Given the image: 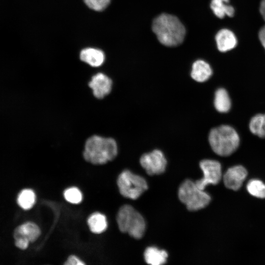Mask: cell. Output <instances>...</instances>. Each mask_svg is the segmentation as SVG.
Instances as JSON below:
<instances>
[{"label": "cell", "instance_id": "obj_9", "mask_svg": "<svg viewBox=\"0 0 265 265\" xmlns=\"http://www.w3.org/2000/svg\"><path fill=\"white\" fill-rule=\"evenodd\" d=\"M88 86L92 89L94 96L102 99L110 93L112 81L107 75L100 72L92 77Z\"/></svg>", "mask_w": 265, "mask_h": 265}, {"label": "cell", "instance_id": "obj_6", "mask_svg": "<svg viewBox=\"0 0 265 265\" xmlns=\"http://www.w3.org/2000/svg\"><path fill=\"white\" fill-rule=\"evenodd\" d=\"M117 185L120 194L124 197L137 199L148 188L146 180L130 170H125L118 176Z\"/></svg>", "mask_w": 265, "mask_h": 265}, {"label": "cell", "instance_id": "obj_2", "mask_svg": "<svg viewBox=\"0 0 265 265\" xmlns=\"http://www.w3.org/2000/svg\"><path fill=\"white\" fill-rule=\"evenodd\" d=\"M117 153V144L113 138L94 135L86 140L82 155L87 162L102 165L114 159Z\"/></svg>", "mask_w": 265, "mask_h": 265}, {"label": "cell", "instance_id": "obj_27", "mask_svg": "<svg viewBox=\"0 0 265 265\" xmlns=\"http://www.w3.org/2000/svg\"><path fill=\"white\" fill-rule=\"evenodd\" d=\"M260 11L263 19L265 21V0H262L261 2Z\"/></svg>", "mask_w": 265, "mask_h": 265}, {"label": "cell", "instance_id": "obj_12", "mask_svg": "<svg viewBox=\"0 0 265 265\" xmlns=\"http://www.w3.org/2000/svg\"><path fill=\"white\" fill-rule=\"evenodd\" d=\"M80 58L81 61L90 66L98 67L104 63L106 56L102 50L93 47H87L81 50Z\"/></svg>", "mask_w": 265, "mask_h": 265}, {"label": "cell", "instance_id": "obj_10", "mask_svg": "<svg viewBox=\"0 0 265 265\" xmlns=\"http://www.w3.org/2000/svg\"><path fill=\"white\" fill-rule=\"evenodd\" d=\"M247 176L246 169L241 165L229 168L223 176L225 186L233 190H238L241 186Z\"/></svg>", "mask_w": 265, "mask_h": 265}, {"label": "cell", "instance_id": "obj_13", "mask_svg": "<svg viewBox=\"0 0 265 265\" xmlns=\"http://www.w3.org/2000/svg\"><path fill=\"white\" fill-rule=\"evenodd\" d=\"M215 41L217 49L221 52L230 51L237 45V39L234 33L226 28L222 29L217 33Z\"/></svg>", "mask_w": 265, "mask_h": 265}, {"label": "cell", "instance_id": "obj_19", "mask_svg": "<svg viewBox=\"0 0 265 265\" xmlns=\"http://www.w3.org/2000/svg\"><path fill=\"white\" fill-rule=\"evenodd\" d=\"M36 199V194L32 189L25 188L19 193L17 198V202L22 209L28 210L34 205Z\"/></svg>", "mask_w": 265, "mask_h": 265}, {"label": "cell", "instance_id": "obj_17", "mask_svg": "<svg viewBox=\"0 0 265 265\" xmlns=\"http://www.w3.org/2000/svg\"><path fill=\"white\" fill-rule=\"evenodd\" d=\"M229 0H212L210 6L215 15L220 19L225 15L233 17L234 15V7L228 4Z\"/></svg>", "mask_w": 265, "mask_h": 265}, {"label": "cell", "instance_id": "obj_15", "mask_svg": "<svg viewBox=\"0 0 265 265\" xmlns=\"http://www.w3.org/2000/svg\"><path fill=\"white\" fill-rule=\"evenodd\" d=\"M145 262L151 265H161L167 261L168 254L166 251L156 247L150 246L146 249L144 253Z\"/></svg>", "mask_w": 265, "mask_h": 265}, {"label": "cell", "instance_id": "obj_8", "mask_svg": "<svg viewBox=\"0 0 265 265\" xmlns=\"http://www.w3.org/2000/svg\"><path fill=\"white\" fill-rule=\"evenodd\" d=\"M140 163L149 175L162 173L165 170L167 161L163 153L159 150L143 154L140 159Z\"/></svg>", "mask_w": 265, "mask_h": 265}, {"label": "cell", "instance_id": "obj_20", "mask_svg": "<svg viewBox=\"0 0 265 265\" xmlns=\"http://www.w3.org/2000/svg\"><path fill=\"white\" fill-rule=\"evenodd\" d=\"M251 132L258 136L265 137V114H258L253 116L249 123Z\"/></svg>", "mask_w": 265, "mask_h": 265}, {"label": "cell", "instance_id": "obj_22", "mask_svg": "<svg viewBox=\"0 0 265 265\" xmlns=\"http://www.w3.org/2000/svg\"><path fill=\"white\" fill-rule=\"evenodd\" d=\"M64 199L73 204L80 203L83 198L81 191L77 187L72 186L66 189L63 192Z\"/></svg>", "mask_w": 265, "mask_h": 265}, {"label": "cell", "instance_id": "obj_18", "mask_svg": "<svg viewBox=\"0 0 265 265\" xmlns=\"http://www.w3.org/2000/svg\"><path fill=\"white\" fill-rule=\"evenodd\" d=\"M214 106L219 112L226 113L230 110L231 106V100L225 89L220 88L215 91Z\"/></svg>", "mask_w": 265, "mask_h": 265}, {"label": "cell", "instance_id": "obj_24", "mask_svg": "<svg viewBox=\"0 0 265 265\" xmlns=\"http://www.w3.org/2000/svg\"><path fill=\"white\" fill-rule=\"evenodd\" d=\"M65 265H83L85 263L76 255L69 256L64 263Z\"/></svg>", "mask_w": 265, "mask_h": 265}, {"label": "cell", "instance_id": "obj_14", "mask_svg": "<svg viewBox=\"0 0 265 265\" xmlns=\"http://www.w3.org/2000/svg\"><path fill=\"white\" fill-rule=\"evenodd\" d=\"M212 73L210 65L204 60H197L192 64L191 76L196 81L202 82L207 80Z\"/></svg>", "mask_w": 265, "mask_h": 265}, {"label": "cell", "instance_id": "obj_21", "mask_svg": "<svg viewBox=\"0 0 265 265\" xmlns=\"http://www.w3.org/2000/svg\"><path fill=\"white\" fill-rule=\"evenodd\" d=\"M246 189L251 195L259 198H265V184L262 181L251 180L248 183Z\"/></svg>", "mask_w": 265, "mask_h": 265}, {"label": "cell", "instance_id": "obj_16", "mask_svg": "<svg viewBox=\"0 0 265 265\" xmlns=\"http://www.w3.org/2000/svg\"><path fill=\"white\" fill-rule=\"evenodd\" d=\"M87 223L91 232L98 234L105 232L108 226L106 216L99 212H95L90 215Z\"/></svg>", "mask_w": 265, "mask_h": 265}, {"label": "cell", "instance_id": "obj_4", "mask_svg": "<svg viewBox=\"0 0 265 265\" xmlns=\"http://www.w3.org/2000/svg\"><path fill=\"white\" fill-rule=\"evenodd\" d=\"M116 221L121 232L127 233L134 238L139 239L144 234V219L131 205H124L120 207L116 215Z\"/></svg>", "mask_w": 265, "mask_h": 265}, {"label": "cell", "instance_id": "obj_5", "mask_svg": "<svg viewBox=\"0 0 265 265\" xmlns=\"http://www.w3.org/2000/svg\"><path fill=\"white\" fill-rule=\"evenodd\" d=\"M180 200L190 211H198L207 206L211 198L206 192L199 188L190 180H186L180 185L178 190Z\"/></svg>", "mask_w": 265, "mask_h": 265}, {"label": "cell", "instance_id": "obj_3", "mask_svg": "<svg viewBox=\"0 0 265 265\" xmlns=\"http://www.w3.org/2000/svg\"><path fill=\"white\" fill-rule=\"evenodd\" d=\"M239 137L236 131L229 125H223L211 130L209 141L213 151L220 156L233 153L239 144Z\"/></svg>", "mask_w": 265, "mask_h": 265}, {"label": "cell", "instance_id": "obj_1", "mask_svg": "<svg viewBox=\"0 0 265 265\" xmlns=\"http://www.w3.org/2000/svg\"><path fill=\"white\" fill-rule=\"evenodd\" d=\"M152 30L159 42L167 47H175L182 43L186 32L177 17L166 13L160 14L154 20Z\"/></svg>", "mask_w": 265, "mask_h": 265}, {"label": "cell", "instance_id": "obj_23", "mask_svg": "<svg viewBox=\"0 0 265 265\" xmlns=\"http://www.w3.org/2000/svg\"><path fill=\"white\" fill-rule=\"evenodd\" d=\"M83 1L90 9L100 12L107 7L111 0H83Z\"/></svg>", "mask_w": 265, "mask_h": 265}, {"label": "cell", "instance_id": "obj_7", "mask_svg": "<svg viewBox=\"0 0 265 265\" xmlns=\"http://www.w3.org/2000/svg\"><path fill=\"white\" fill-rule=\"evenodd\" d=\"M203 177L195 182L197 186L204 190L208 185H216L221 179L222 172L220 163L215 160L204 159L199 163Z\"/></svg>", "mask_w": 265, "mask_h": 265}, {"label": "cell", "instance_id": "obj_11", "mask_svg": "<svg viewBox=\"0 0 265 265\" xmlns=\"http://www.w3.org/2000/svg\"><path fill=\"white\" fill-rule=\"evenodd\" d=\"M40 234V229L36 223L26 222L17 227L13 235L14 239L22 238L30 243L36 240Z\"/></svg>", "mask_w": 265, "mask_h": 265}, {"label": "cell", "instance_id": "obj_26", "mask_svg": "<svg viewBox=\"0 0 265 265\" xmlns=\"http://www.w3.org/2000/svg\"><path fill=\"white\" fill-rule=\"evenodd\" d=\"M259 38L261 43L265 49V26H263L259 31Z\"/></svg>", "mask_w": 265, "mask_h": 265}, {"label": "cell", "instance_id": "obj_25", "mask_svg": "<svg viewBox=\"0 0 265 265\" xmlns=\"http://www.w3.org/2000/svg\"><path fill=\"white\" fill-rule=\"evenodd\" d=\"M14 239L15 246L20 249L25 250L29 245V242L25 239L22 238H16Z\"/></svg>", "mask_w": 265, "mask_h": 265}]
</instances>
